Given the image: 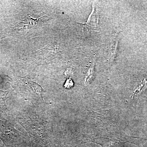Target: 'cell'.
Returning <instances> with one entry per match:
<instances>
[{
    "label": "cell",
    "instance_id": "cell-1",
    "mask_svg": "<svg viewBox=\"0 0 147 147\" xmlns=\"http://www.w3.org/2000/svg\"><path fill=\"white\" fill-rule=\"evenodd\" d=\"M0 139L7 146L16 144L19 134L12 125L0 117Z\"/></svg>",
    "mask_w": 147,
    "mask_h": 147
},
{
    "label": "cell",
    "instance_id": "cell-2",
    "mask_svg": "<svg viewBox=\"0 0 147 147\" xmlns=\"http://www.w3.org/2000/svg\"><path fill=\"white\" fill-rule=\"evenodd\" d=\"M98 23V15L95 7L92 5V9L90 14L88 21L85 24H81L83 27V31H88L90 30L95 29L97 26Z\"/></svg>",
    "mask_w": 147,
    "mask_h": 147
},
{
    "label": "cell",
    "instance_id": "cell-3",
    "mask_svg": "<svg viewBox=\"0 0 147 147\" xmlns=\"http://www.w3.org/2000/svg\"><path fill=\"white\" fill-rule=\"evenodd\" d=\"M92 142L100 144L102 147H119L123 142L116 139L102 137H92Z\"/></svg>",
    "mask_w": 147,
    "mask_h": 147
},
{
    "label": "cell",
    "instance_id": "cell-4",
    "mask_svg": "<svg viewBox=\"0 0 147 147\" xmlns=\"http://www.w3.org/2000/svg\"><path fill=\"white\" fill-rule=\"evenodd\" d=\"M94 67L92 65L90 67L86 74L85 82H84V85L87 86L88 85L94 78Z\"/></svg>",
    "mask_w": 147,
    "mask_h": 147
},
{
    "label": "cell",
    "instance_id": "cell-5",
    "mask_svg": "<svg viewBox=\"0 0 147 147\" xmlns=\"http://www.w3.org/2000/svg\"><path fill=\"white\" fill-rule=\"evenodd\" d=\"M9 92L0 90V109H4L6 107V101Z\"/></svg>",
    "mask_w": 147,
    "mask_h": 147
},
{
    "label": "cell",
    "instance_id": "cell-6",
    "mask_svg": "<svg viewBox=\"0 0 147 147\" xmlns=\"http://www.w3.org/2000/svg\"><path fill=\"white\" fill-rule=\"evenodd\" d=\"M73 83L72 82V80L71 79H68L66 82L65 86L66 88H71L73 86Z\"/></svg>",
    "mask_w": 147,
    "mask_h": 147
}]
</instances>
